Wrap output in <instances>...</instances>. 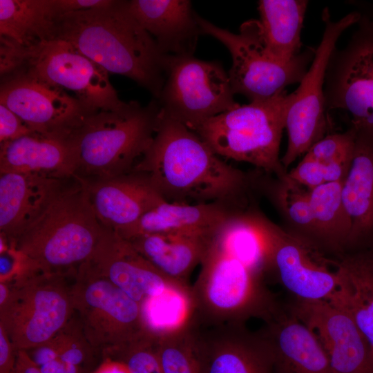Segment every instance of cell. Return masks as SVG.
I'll return each mask as SVG.
<instances>
[{
  "instance_id": "cell-41",
  "label": "cell",
  "mask_w": 373,
  "mask_h": 373,
  "mask_svg": "<svg viewBox=\"0 0 373 373\" xmlns=\"http://www.w3.org/2000/svg\"><path fill=\"white\" fill-rule=\"evenodd\" d=\"M97 373H128L126 367L120 363H107L104 365Z\"/></svg>"
},
{
  "instance_id": "cell-4",
  "label": "cell",
  "mask_w": 373,
  "mask_h": 373,
  "mask_svg": "<svg viewBox=\"0 0 373 373\" xmlns=\"http://www.w3.org/2000/svg\"><path fill=\"white\" fill-rule=\"evenodd\" d=\"M104 232L85 182L75 177L39 219L11 242L31 269L68 274L92 260Z\"/></svg>"
},
{
  "instance_id": "cell-30",
  "label": "cell",
  "mask_w": 373,
  "mask_h": 373,
  "mask_svg": "<svg viewBox=\"0 0 373 373\" xmlns=\"http://www.w3.org/2000/svg\"><path fill=\"white\" fill-rule=\"evenodd\" d=\"M213 240L254 272L263 276L269 269L268 244L256 214H232L213 235Z\"/></svg>"
},
{
  "instance_id": "cell-11",
  "label": "cell",
  "mask_w": 373,
  "mask_h": 373,
  "mask_svg": "<svg viewBox=\"0 0 373 373\" xmlns=\"http://www.w3.org/2000/svg\"><path fill=\"white\" fill-rule=\"evenodd\" d=\"M71 287L73 310L94 347L113 350L149 332L141 306L100 274L88 261L75 272Z\"/></svg>"
},
{
  "instance_id": "cell-37",
  "label": "cell",
  "mask_w": 373,
  "mask_h": 373,
  "mask_svg": "<svg viewBox=\"0 0 373 373\" xmlns=\"http://www.w3.org/2000/svg\"><path fill=\"white\" fill-rule=\"evenodd\" d=\"M113 0H54L58 16L110 4Z\"/></svg>"
},
{
  "instance_id": "cell-38",
  "label": "cell",
  "mask_w": 373,
  "mask_h": 373,
  "mask_svg": "<svg viewBox=\"0 0 373 373\" xmlns=\"http://www.w3.org/2000/svg\"><path fill=\"white\" fill-rule=\"evenodd\" d=\"M14 350L3 329L0 326V370L1 373H14Z\"/></svg>"
},
{
  "instance_id": "cell-35",
  "label": "cell",
  "mask_w": 373,
  "mask_h": 373,
  "mask_svg": "<svg viewBox=\"0 0 373 373\" xmlns=\"http://www.w3.org/2000/svg\"><path fill=\"white\" fill-rule=\"evenodd\" d=\"M287 176L308 189L326 183L324 164L305 155Z\"/></svg>"
},
{
  "instance_id": "cell-3",
  "label": "cell",
  "mask_w": 373,
  "mask_h": 373,
  "mask_svg": "<svg viewBox=\"0 0 373 373\" xmlns=\"http://www.w3.org/2000/svg\"><path fill=\"white\" fill-rule=\"evenodd\" d=\"M161 114L154 99L146 106L124 102L88 115L68 138L76 160L75 177L92 181L132 171L150 146Z\"/></svg>"
},
{
  "instance_id": "cell-43",
  "label": "cell",
  "mask_w": 373,
  "mask_h": 373,
  "mask_svg": "<svg viewBox=\"0 0 373 373\" xmlns=\"http://www.w3.org/2000/svg\"><path fill=\"white\" fill-rule=\"evenodd\" d=\"M10 293L8 285L1 282L0 283V305H3L8 299Z\"/></svg>"
},
{
  "instance_id": "cell-24",
  "label": "cell",
  "mask_w": 373,
  "mask_h": 373,
  "mask_svg": "<svg viewBox=\"0 0 373 373\" xmlns=\"http://www.w3.org/2000/svg\"><path fill=\"white\" fill-rule=\"evenodd\" d=\"M356 132L342 198L351 224L349 245L364 247L373 243V133Z\"/></svg>"
},
{
  "instance_id": "cell-44",
  "label": "cell",
  "mask_w": 373,
  "mask_h": 373,
  "mask_svg": "<svg viewBox=\"0 0 373 373\" xmlns=\"http://www.w3.org/2000/svg\"><path fill=\"white\" fill-rule=\"evenodd\" d=\"M63 366L64 373H79V369L74 365L63 363Z\"/></svg>"
},
{
  "instance_id": "cell-27",
  "label": "cell",
  "mask_w": 373,
  "mask_h": 373,
  "mask_svg": "<svg viewBox=\"0 0 373 373\" xmlns=\"http://www.w3.org/2000/svg\"><path fill=\"white\" fill-rule=\"evenodd\" d=\"M213 236L164 233L140 235L126 240L165 276L189 286V277L200 265Z\"/></svg>"
},
{
  "instance_id": "cell-22",
  "label": "cell",
  "mask_w": 373,
  "mask_h": 373,
  "mask_svg": "<svg viewBox=\"0 0 373 373\" xmlns=\"http://www.w3.org/2000/svg\"><path fill=\"white\" fill-rule=\"evenodd\" d=\"M129 9L141 26L168 56L193 55L202 35L188 0H131Z\"/></svg>"
},
{
  "instance_id": "cell-1",
  "label": "cell",
  "mask_w": 373,
  "mask_h": 373,
  "mask_svg": "<svg viewBox=\"0 0 373 373\" xmlns=\"http://www.w3.org/2000/svg\"><path fill=\"white\" fill-rule=\"evenodd\" d=\"M70 44L108 73L135 81L158 99L166 77L169 56L131 13L128 1L61 15L55 39Z\"/></svg>"
},
{
  "instance_id": "cell-5",
  "label": "cell",
  "mask_w": 373,
  "mask_h": 373,
  "mask_svg": "<svg viewBox=\"0 0 373 373\" xmlns=\"http://www.w3.org/2000/svg\"><path fill=\"white\" fill-rule=\"evenodd\" d=\"M191 287V319L199 327L264 321L280 306L263 276L227 253L211 238Z\"/></svg>"
},
{
  "instance_id": "cell-9",
  "label": "cell",
  "mask_w": 373,
  "mask_h": 373,
  "mask_svg": "<svg viewBox=\"0 0 373 373\" xmlns=\"http://www.w3.org/2000/svg\"><path fill=\"white\" fill-rule=\"evenodd\" d=\"M197 19L202 33L214 37L229 51L232 65L228 75L232 90L250 102L270 98L300 83L313 60L316 48L311 47L289 61L273 56L265 45L259 20L245 21L235 34L198 15Z\"/></svg>"
},
{
  "instance_id": "cell-29",
  "label": "cell",
  "mask_w": 373,
  "mask_h": 373,
  "mask_svg": "<svg viewBox=\"0 0 373 373\" xmlns=\"http://www.w3.org/2000/svg\"><path fill=\"white\" fill-rule=\"evenodd\" d=\"M309 1L260 0L258 9L262 39L277 59L289 61L300 53V35Z\"/></svg>"
},
{
  "instance_id": "cell-23",
  "label": "cell",
  "mask_w": 373,
  "mask_h": 373,
  "mask_svg": "<svg viewBox=\"0 0 373 373\" xmlns=\"http://www.w3.org/2000/svg\"><path fill=\"white\" fill-rule=\"evenodd\" d=\"M0 145V173L38 174L62 180L75 175V157L68 139L32 133Z\"/></svg>"
},
{
  "instance_id": "cell-14",
  "label": "cell",
  "mask_w": 373,
  "mask_h": 373,
  "mask_svg": "<svg viewBox=\"0 0 373 373\" xmlns=\"http://www.w3.org/2000/svg\"><path fill=\"white\" fill-rule=\"evenodd\" d=\"M0 104L34 132L66 139L93 113L65 90L20 71L1 76Z\"/></svg>"
},
{
  "instance_id": "cell-26",
  "label": "cell",
  "mask_w": 373,
  "mask_h": 373,
  "mask_svg": "<svg viewBox=\"0 0 373 373\" xmlns=\"http://www.w3.org/2000/svg\"><path fill=\"white\" fill-rule=\"evenodd\" d=\"M335 266L338 288L329 301L352 316L373 361V250L360 249L345 255Z\"/></svg>"
},
{
  "instance_id": "cell-33",
  "label": "cell",
  "mask_w": 373,
  "mask_h": 373,
  "mask_svg": "<svg viewBox=\"0 0 373 373\" xmlns=\"http://www.w3.org/2000/svg\"><path fill=\"white\" fill-rule=\"evenodd\" d=\"M115 361L128 373H163L155 346V335L147 332L132 341L110 350Z\"/></svg>"
},
{
  "instance_id": "cell-6",
  "label": "cell",
  "mask_w": 373,
  "mask_h": 373,
  "mask_svg": "<svg viewBox=\"0 0 373 373\" xmlns=\"http://www.w3.org/2000/svg\"><path fill=\"white\" fill-rule=\"evenodd\" d=\"M0 41L1 76L23 72L73 93L93 113L116 108L123 104L109 81L108 73L70 44L55 39L22 48Z\"/></svg>"
},
{
  "instance_id": "cell-36",
  "label": "cell",
  "mask_w": 373,
  "mask_h": 373,
  "mask_svg": "<svg viewBox=\"0 0 373 373\" xmlns=\"http://www.w3.org/2000/svg\"><path fill=\"white\" fill-rule=\"evenodd\" d=\"M34 132L17 115L0 104V144Z\"/></svg>"
},
{
  "instance_id": "cell-7",
  "label": "cell",
  "mask_w": 373,
  "mask_h": 373,
  "mask_svg": "<svg viewBox=\"0 0 373 373\" xmlns=\"http://www.w3.org/2000/svg\"><path fill=\"white\" fill-rule=\"evenodd\" d=\"M289 99L286 90L211 117L195 131L220 157L282 172L279 158Z\"/></svg>"
},
{
  "instance_id": "cell-16",
  "label": "cell",
  "mask_w": 373,
  "mask_h": 373,
  "mask_svg": "<svg viewBox=\"0 0 373 373\" xmlns=\"http://www.w3.org/2000/svg\"><path fill=\"white\" fill-rule=\"evenodd\" d=\"M288 308L316 335L331 373H373L369 345L345 310L329 300L298 299Z\"/></svg>"
},
{
  "instance_id": "cell-28",
  "label": "cell",
  "mask_w": 373,
  "mask_h": 373,
  "mask_svg": "<svg viewBox=\"0 0 373 373\" xmlns=\"http://www.w3.org/2000/svg\"><path fill=\"white\" fill-rule=\"evenodd\" d=\"M54 0H0V40L30 48L55 39Z\"/></svg>"
},
{
  "instance_id": "cell-13",
  "label": "cell",
  "mask_w": 373,
  "mask_h": 373,
  "mask_svg": "<svg viewBox=\"0 0 373 373\" xmlns=\"http://www.w3.org/2000/svg\"><path fill=\"white\" fill-rule=\"evenodd\" d=\"M359 12L357 28L347 44L342 49L336 48L329 58L325 108L327 114L336 110L345 113L349 128L373 133V22Z\"/></svg>"
},
{
  "instance_id": "cell-18",
  "label": "cell",
  "mask_w": 373,
  "mask_h": 373,
  "mask_svg": "<svg viewBox=\"0 0 373 373\" xmlns=\"http://www.w3.org/2000/svg\"><path fill=\"white\" fill-rule=\"evenodd\" d=\"M90 262L103 276L142 306L166 291H190V286L162 274L116 231L104 227L95 254Z\"/></svg>"
},
{
  "instance_id": "cell-42",
  "label": "cell",
  "mask_w": 373,
  "mask_h": 373,
  "mask_svg": "<svg viewBox=\"0 0 373 373\" xmlns=\"http://www.w3.org/2000/svg\"><path fill=\"white\" fill-rule=\"evenodd\" d=\"M354 6L356 10L365 14L373 22V2L356 1Z\"/></svg>"
},
{
  "instance_id": "cell-10",
  "label": "cell",
  "mask_w": 373,
  "mask_h": 373,
  "mask_svg": "<svg viewBox=\"0 0 373 373\" xmlns=\"http://www.w3.org/2000/svg\"><path fill=\"white\" fill-rule=\"evenodd\" d=\"M360 18L361 13L354 10L334 21L327 8L323 10L324 30L320 44L299 86L289 93L285 116L288 141L280 159L283 166L288 167L326 136L329 119L325 108L324 85L328 62L342 33L356 24Z\"/></svg>"
},
{
  "instance_id": "cell-21",
  "label": "cell",
  "mask_w": 373,
  "mask_h": 373,
  "mask_svg": "<svg viewBox=\"0 0 373 373\" xmlns=\"http://www.w3.org/2000/svg\"><path fill=\"white\" fill-rule=\"evenodd\" d=\"M260 331L273 354L275 373H331L325 352L314 332L280 305Z\"/></svg>"
},
{
  "instance_id": "cell-40",
  "label": "cell",
  "mask_w": 373,
  "mask_h": 373,
  "mask_svg": "<svg viewBox=\"0 0 373 373\" xmlns=\"http://www.w3.org/2000/svg\"><path fill=\"white\" fill-rule=\"evenodd\" d=\"M41 373H64L63 363L55 359L39 367Z\"/></svg>"
},
{
  "instance_id": "cell-34",
  "label": "cell",
  "mask_w": 373,
  "mask_h": 373,
  "mask_svg": "<svg viewBox=\"0 0 373 373\" xmlns=\"http://www.w3.org/2000/svg\"><path fill=\"white\" fill-rule=\"evenodd\" d=\"M279 190L278 198L289 218L305 230L314 233L313 211L309 200V189L295 182L287 176Z\"/></svg>"
},
{
  "instance_id": "cell-2",
  "label": "cell",
  "mask_w": 373,
  "mask_h": 373,
  "mask_svg": "<svg viewBox=\"0 0 373 373\" xmlns=\"http://www.w3.org/2000/svg\"><path fill=\"white\" fill-rule=\"evenodd\" d=\"M132 171L144 175L169 202H224L245 183L242 171L162 109L153 141Z\"/></svg>"
},
{
  "instance_id": "cell-20",
  "label": "cell",
  "mask_w": 373,
  "mask_h": 373,
  "mask_svg": "<svg viewBox=\"0 0 373 373\" xmlns=\"http://www.w3.org/2000/svg\"><path fill=\"white\" fill-rule=\"evenodd\" d=\"M0 174L1 236L14 242L45 213L66 180L38 174Z\"/></svg>"
},
{
  "instance_id": "cell-31",
  "label": "cell",
  "mask_w": 373,
  "mask_h": 373,
  "mask_svg": "<svg viewBox=\"0 0 373 373\" xmlns=\"http://www.w3.org/2000/svg\"><path fill=\"white\" fill-rule=\"evenodd\" d=\"M343 181L309 189L314 234L335 247L349 245L351 224L342 198Z\"/></svg>"
},
{
  "instance_id": "cell-12",
  "label": "cell",
  "mask_w": 373,
  "mask_h": 373,
  "mask_svg": "<svg viewBox=\"0 0 373 373\" xmlns=\"http://www.w3.org/2000/svg\"><path fill=\"white\" fill-rule=\"evenodd\" d=\"M228 73L220 64L193 55L169 56L158 99L163 112L194 131L237 106Z\"/></svg>"
},
{
  "instance_id": "cell-17",
  "label": "cell",
  "mask_w": 373,
  "mask_h": 373,
  "mask_svg": "<svg viewBox=\"0 0 373 373\" xmlns=\"http://www.w3.org/2000/svg\"><path fill=\"white\" fill-rule=\"evenodd\" d=\"M201 373H275L271 347L259 330L245 323L193 324Z\"/></svg>"
},
{
  "instance_id": "cell-25",
  "label": "cell",
  "mask_w": 373,
  "mask_h": 373,
  "mask_svg": "<svg viewBox=\"0 0 373 373\" xmlns=\"http://www.w3.org/2000/svg\"><path fill=\"white\" fill-rule=\"evenodd\" d=\"M232 215L222 202L177 203L164 201L121 231L122 237L178 233L213 236Z\"/></svg>"
},
{
  "instance_id": "cell-8",
  "label": "cell",
  "mask_w": 373,
  "mask_h": 373,
  "mask_svg": "<svg viewBox=\"0 0 373 373\" xmlns=\"http://www.w3.org/2000/svg\"><path fill=\"white\" fill-rule=\"evenodd\" d=\"M66 274L28 269L15 278L1 305V325L15 350L26 351L51 341L73 310Z\"/></svg>"
},
{
  "instance_id": "cell-32",
  "label": "cell",
  "mask_w": 373,
  "mask_h": 373,
  "mask_svg": "<svg viewBox=\"0 0 373 373\" xmlns=\"http://www.w3.org/2000/svg\"><path fill=\"white\" fill-rule=\"evenodd\" d=\"M154 335L163 373H201L191 319L180 327Z\"/></svg>"
},
{
  "instance_id": "cell-39",
  "label": "cell",
  "mask_w": 373,
  "mask_h": 373,
  "mask_svg": "<svg viewBox=\"0 0 373 373\" xmlns=\"http://www.w3.org/2000/svg\"><path fill=\"white\" fill-rule=\"evenodd\" d=\"M31 350L30 355L27 354L29 359L37 367H40L51 361L58 358L57 350L52 341L28 350Z\"/></svg>"
},
{
  "instance_id": "cell-19",
  "label": "cell",
  "mask_w": 373,
  "mask_h": 373,
  "mask_svg": "<svg viewBox=\"0 0 373 373\" xmlns=\"http://www.w3.org/2000/svg\"><path fill=\"white\" fill-rule=\"evenodd\" d=\"M82 180V179H81ZM103 227L121 231L166 201L143 174L129 173L104 180H82Z\"/></svg>"
},
{
  "instance_id": "cell-15",
  "label": "cell",
  "mask_w": 373,
  "mask_h": 373,
  "mask_svg": "<svg viewBox=\"0 0 373 373\" xmlns=\"http://www.w3.org/2000/svg\"><path fill=\"white\" fill-rule=\"evenodd\" d=\"M269 247V269L294 299L329 300L338 288L336 269L301 238L287 233L263 216L256 214Z\"/></svg>"
}]
</instances>
